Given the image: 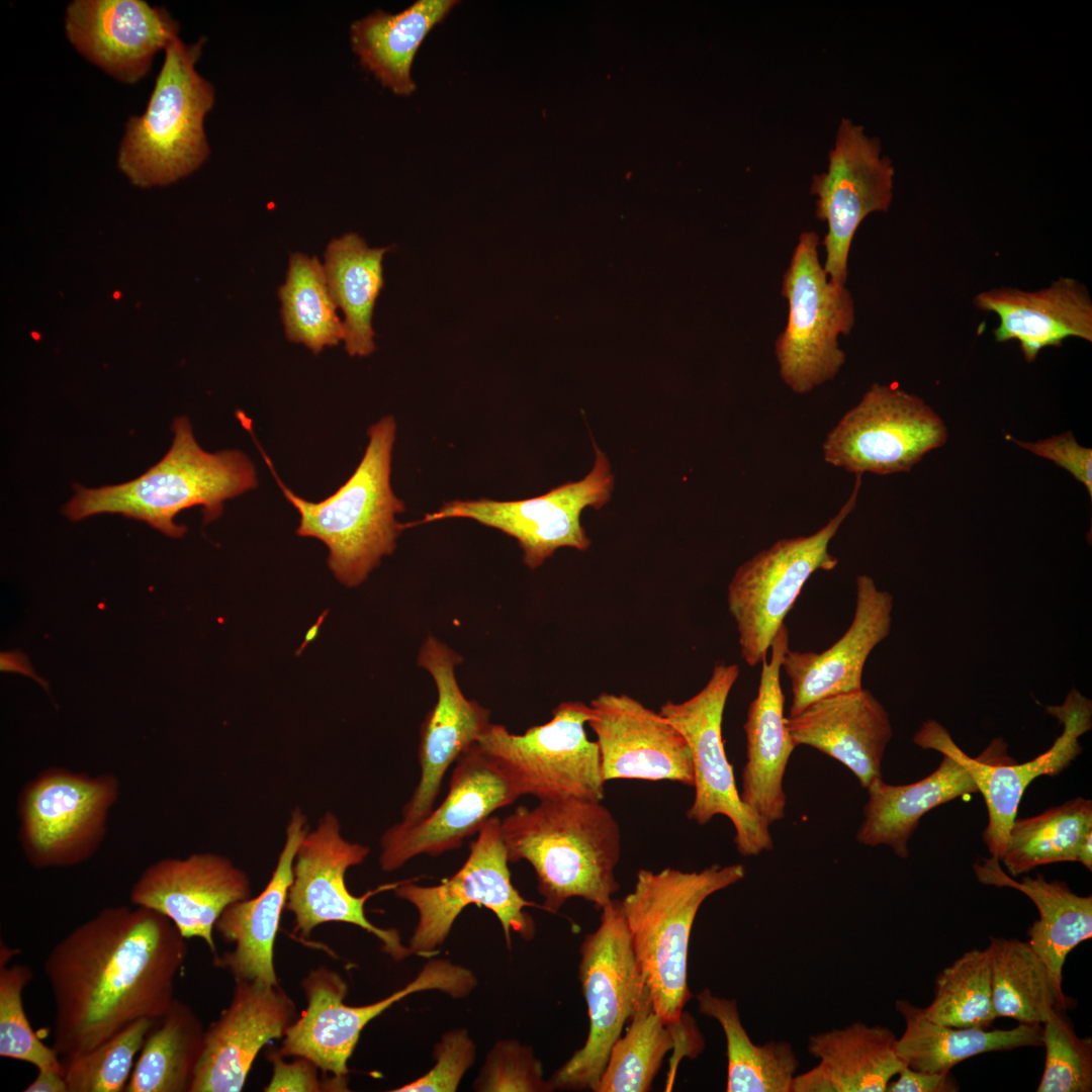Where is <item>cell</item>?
<instances>
[{"instance_id":"20","label":"cell","mask_w":1092,"mask_h":1092,"mask_svg":"<svg viewBox=\"0 0 1092 1092\" xmlns=\"http://www.w3.org/2000/svg\"><path fill=\"white\" fill-rule=\"evenodd\" d=\"M521 794L504 765L477 743L457 760L443 802L413 825L396 823L380 839L379 864L384 872L410 859L437 856L460 847L497 809Z\"/></svg>"},{"instance_id":"38","label":"cell","mask_w":1092,"mask_h":1092,"mask_svg":"<svg viewBox=\"0 0 1092 1092\" xmlns=\"http://www.w3.org/2000/svg\"><path fill=\"white\" fill-rule=\"evenodd\" d=\"M193 1009L174 999L148 1032L125 1092H190L204 1042Z\"/></svg>"},{"instance_id":"15","label":"cell","mask_w":1092,"mask_h":1092,"mask_svg":"<svg viewBox=\"0 0 1092 1092\" xmlns=\"http://www.w3.org/2000/svg\"><path fill=\"white\" fill-rule=\"evenodd\" d=\"M948 432L921 397L897 384L874 383L823 443L824 460L855 475L908 472Z\"/></svg>"},{"instance_id":"16","label":"cell","mask_w":1092,"mask_h":1092,"mask_svg":"<svg viewBox=\"0 0 1092 1092\" xmlns=\"http://www.w3.org/2000/svg\"><path fill=\"white\" fill-rule=\"evenodd\" d=\"M1045 709L1064 725V730L1049 750L1023 763L1012 762L1001 737L993 739L984 752L973 758L935 720L923 722L913 737L919 747L949 755L967 768L988 810L983 841L991 856L998 860L1004 853L1009 829L1029 784L1039 776H1056L1064 770L1082 752L1080 736L1091 729V701L1076 689L1070 691L1062 705Z\"/></svg>"},{"instance_id":"50","label":"cell","mask_w":1092,"mask_h":1092,"mask_svg":"<svg viewBox=\"0 0 1092 1092\" xmlns=\"http://www.w3.org/2000/svg\"><path fill=\"white\" fill-rule=\"evenodd\" d=\"M268 1058L272 1064V1077L264 1091L318 1092L326 1088L317 1075L320 1068L310 1060L295 1057L292 1062H286L278 1052L270 1053Z\"/></svg>"},{"instance_id":"46","label":"cell","mask_w":1092,"mask_h":1092,"mask_svg":"<svg viewBox=\"0 0 1092 1092\" xmlns=\"http://www.w3.org/2000/svg\"><path fill=\"white\" fill-rule=\"evenodd\" d=\"M1042 1025L1045 1062L1037 1092H1090L1092 1039L1076 1034L1072 1022L1054 1010Z\"/></svg>"},{"instance_id":"36","label":"cell","mask_w":1092,"mask_h":1092,"mask_svg":"<svg viewBox=\"0 0 1092 1092\" xmlns=\"http://www.w3.org/2000/svg\"><path fill=\"white\" fill-rule=\"evenodd\" d=\"M905 1030L896 1052L905 1066L922 1072L949 1073L964 1060L1025 1046H1042V1025L1018 1023L1010 1029L953 1027L926 1018L922 1008L898 1000Z\"/></svg>"},{"instance_id":"3","label":"cell","mask_w":1092,"mask_h":1092,"mask_svg":"<svg viewBox=\"0 0 1092 1092\" xmlns=\"http://www.w3.org/2000/svg\"><path fill=\"white\" fill-rule=\"evenodd\" d=\"M172 429V445L157 464L125 483L99 488L75 485L65 515L79 521L97 514H120L178 538L186 532L185 526L174 521L181 511L201 506L208 523L222 514L224 502L258 486L255 465L245 453L203 450L185 417L177 418Z\"/></svg>"},{"instance_id":"10","label":"cell","mask_w":1092,"mask_h":1092,"mask_svg":"<svg viewBox=\"0 0 1092 1092\" xmlns=\"http://www.w3.org/2000/svg\"><path fill=\"white\" fill-rule=\"evenodd\" d=\"M853 489L822 528L807 536L784 538L760 550L734 572L727 588V606L735 622L741 656L749 666L761 663L804 584L818 570H832L838 559L829 544L854 510L861 485Z\"/></svg>"},{"instance_id":"25","label":"cell","mask_w":1092,"mask_h":1092,"mask_svg":"<svg viewBox=\"0 0 1092 1092\" xmlns=\"http://www.w3.org/2000/svg\"><path fill=\"white\" fill-rule=\"evenodd\" d=\"M462 657L433 636L422 645L420 666L428 670L437 687L438 698L428 712L420 732L419 783L402 809L399 823L413 825L432 810L443 778L450 765L466 752L491 724L490 712L462 693L455 667Z\"/></svg>"},{"instance_id":"22","label":"cell","mask_w":1092,"mask_h":1092,"mask_svg":"<svg viewBox=\"0 0 1092 1092\" xmlns=\"http://www.w3.org/2000/svg\"><path fill=\"white\" fill-rule=\"evenodd\" d=\"M66 36L87 61L133 85L154 58L179 37V23L165 7L144 0H74L67 5Z\"/></svg>"},{"instance_id":"30","label":"cell","mask_w":1092,"mask_h":1092,"mask_svg":"<svg viewBox=\"0 0 1092 1092\" xmlns=\"http://www.w3.org/2000/svg\"><path fill=\"white\" fill-rule=\"evenodd\" d=\"M974 304L997 314L995 340H1016L1028 363L1042 349L1060 347L1068 338L1092 342V301L1088 290L1072 278L1062 277L1034 291L990 289L976 295Z\"/></svg>"},{"instance_id":"39","label":"cell","mask_w":1092,"mask_h":1092,"mask_svg":"<svg viewBox=\"0 0 1092 1092\" xmlns=\"http://www.w3.org/2000/svg\"><path fill=\"white\" fill-rule=\"evenodd\" d=\"M993 1006L997 1017L1024 1024H1042L1054 1010L1070 1006L1068 998L1027 941L991 937Z\"/></svg>"},{"instance_id":"33","label":"cell","mask_w":1092,"mask_h":1092,"mask_svg":"<svg viewBox=\"0 0 1092 1092\" xmlns=\"http://www.w3.org/2000/svg\"><path fill=\"white\" fill-rule=\"evenodd\" d=\"M459 2L419 0L392 14L375 10L350 26V44L360 65L391 92L414 93L412 67L418 49L432 28Z\"/></svg>"},{"instance_id":"49","label":"cell","mask_w":1092,"mask_h":1092,"mask_svg":"<svg viewBox=\"0 0 1092 1092\" xmlns=\"http://www.w3.org/2000/svg\"><path fill=\"white\" fill-rule=\"evenodd\" d=\"M1007 438L1069 471L1092 497V450L1081 446L1071 431L1037 442H1022L1006 435Z\"/></svg>"},{"instance_id":"41","label":"cell","mask_w":1092,"mask_h":1092,"mask_svg":"<svg viewBox=\"0 0 1092 1092\" xmlns=\"http://www.w3.org/2000/svg\"><path fill=\"white\" fill-rule=\"evenodd\" d=\"M1091 833L1092 802L1077 797L1037 816L1015 818L1000 860L1010 877L1048 863L1077 861Z\"/></svg>"},{"instance_id":"26","label":"cell","mask_w":1092,"mask_h":1092,"mask_svg":"<svg viewBox=\"0 0 1092 1092\" xmlns=\"http://www.w3.org/2000/svg\"><path fill=\"white\" fill-rule=\"evenodd\" d=\"M855 583L853 619L833 645L822 652L790 648L785 652L782 669L790 678L792 691L789 716L822 698L862 689L866 661L891 631L893 597L879 589L869 575H857Z\"/></svg>"},{"instance_id":"45","label":"cell","mask_w":1092,"mask_h":1092,"mask_svg":"<svg viewBox=\"0 0 1092 1092\" xmlns=\"http://www.w3.org/2000/svg\"><path fill=\"white\" fill-rule=\"evenodd\" d=\"M157 1020L142 1018L92 1051L64 1062L68 1092H120Z\"/></svg>"},{"instance_id":"32","label":"cell","mask_w":1092,"mask_h":1092,"mask_svg":"<svg viewBox=\"0 0 1092 1092\" xmlns=\"http://www.w3.org/2000/svg\"><path fill=\"white\" fill-rule=\"evenodd\" d=\"M942 755L938 767L918 782L894 786L880 778L869 785L864 819L856 833L859 843L888 845L906 858L908 841L924 814L958 797L978 793L967 768L956 758Z\"/></svg>"},{"instance_id":"17","label":"cell","mask_w":1092,"mask_h":1092,"mask_svg":"<svg viewBox=\"0 0 1092 1092\" xmlns=\"http://www.w3.org/2000/svg\"><path fill=\"white\" fill-rule=\"evenodd\" d=\"M593 446L594 467L578 481L565 482L545 494L526 499L447 502L438 511L408 525L451 518L474 520L515 538L530 569L541 566L562 547L585 551L592 541L581 525V513L587 507L600 510L609 502L614 488L610 462L595 440Z\"/></svg>"},{"instance_id":"53","label":"cell","mask_w":1092,"mask_h":1092,"mask_svg":"<svg viewBox=\"0 0 1092 1092\" xmlns=\"http://www.w3.org/2000/svg\"><path fill=\"white\" fill-rule=\"evenodd\" d=\"M1077 861L1081 862L1087 870H1092V833L1081 844Z\"/></svg>"},{"instance_id":"19","label":"cell","mask_w":1092,"mask_h":1092,"mask_svg":"<svg viewBox=\"0 0 1092 1092\" xmlns=\"http://www.w3.org/2000/svg\"><path fill=\"white\" fill-rule=\"evenodd\" d=\"M894 174L891 160L881 155L879 140L842 118L827 171L814 175L810 187L817 197L816 217L827 223L823 268L832 282L845 285L850 246L861 221L889 209Z\"/></svg>"},{"instance_id":"11","label":"cell","mask_w":1092,"mask_h":1092,"mask_svg":"<svg viewBox=\"0 0 1092 1092\" xmlns=\"http://www.w3.org/2000/svg\"><path fill=\"white\" fill-rule=\"evenodd\" d=\"M509 862L500 819L491 816L477 832L465 862L454 875L428 887L419 886L414 880L401 881L394 889L395 895L411 903L419 914L410 940L411 951L427 958L433 956L458 915L470 904L483 906L495 914L508 944L512 932L526 940L532 939L535 923L525 908L542 909V906L523 898L514 887Z\"/></svg>"},{"instance_id":"12","label":"cell","mask_w":1092,"mask_h":1092,"mask_svg":"<svg viewBox=\"0 0 1092 1092\" xmlns=\"http://www.w3.org/2000/svg\"><path fill=\"white\" fill-rule=\"evenodd\" d=\"M477 985L474 974L446 960L430 961L405 987L363 1006L344 1003L346 981L320 966L301 981L307 1000L304 1013L287 1028L278 1053L313 1062L324 1073L347 1079L348 1061L363 1028L402 998L421 991L439 990L454 998L466 997Z\"/></svg>"},{"instance_id":"34","label":"cell","mask_w":1092,"mask_h":1092,"mask_svg":"<svg viewBox=\"0 0 1092 1092\" xmlns=\"http://www.w3.org/2000/svg\"><path fill=\"white\" fill-rule=\"evenodd\" d=\"M974 871L985 885L1009 887L1025 894L1036 906L1039 918L1027 930V942L1062 987L1067 956L1092 936V896H1080L1064 882H1048L1037 874L1015 881L990 857L976 863Z\"/></svg>"},{"instance_id":"29","label":"cell","mask_w":1092,"mask_h":1092,"mask_svg":"<svg viewBox=\"0 0 1092 1092\" xmlns=\"http://www.w3.org/2000/svg\"><path fill=\"white\" fill-rule=\"evenodd\" d=\"M308 832L303 812L292 811L286 827L284 846L265 889L255 898L229 905L215 923V931L233 950L215 956L213 964L230 972L234 980L278 984L274 965V944L293 879V861L300 842Z\"/></svg>"},{"instance_id":"37","label":"cell","mask_w":1092,"mask_h":1092,"mask_svg":"<svg viewBox=\"0 0 1092 1092\" xmlns=\"http://www.w3.org/2000/svg\"><path fill=\"white\" fill-rule=\"evenodd\" d=\"M387 248H370L355 233L332 240L325 252V273L333 299L344 313V343L350 356L375 350L372 316L383 287Z\"/></svg>"},{"instance_id":"14","label":"cell","mask_w":1092,"mask_h":1092,"mask_svg":"<svg viewBox=\"0 0 1092 1092\" xmlns=\"http://www.w3.org/2000/svg\"><path fill=\"white\" fill-rule=\"evenodd\" d=\"M590 718L589 705L567 701L554 708L548 722L523 734L490 724L476 743L504 765L521 796L602 802L606 782L598 744L585 730Z\"/></svg>"},{"instance_id":"35","label":"cell","mask_w":1092,"mask_h":1092,"mask_svg":"<svg viewBox=\"0 0 1092 1092\" xmlns=\"http://www.w3.org/2000/svg\"><path fill=\"white\" fill-rule=\"evenodd\" d=\"M629 1022L625 1034L611 1049L597 1092L650 1091L669 1051H675V1072L682 1057H696L703 1050V1037L689 1014L667 1022L654 1010L649 997Z\"/></svg>"},{"instance_id":"2","label":"cell","mask_w":1092,"mask_h":1092,"mask_svg":"<svg viewBox=\"0 0 1092 1092\" xmlns=\"http://www.w3.org/2000/svg\"><path fill=\"white\" fill-rule=\"evenodd\" d=\"M500 830L509 861L533 868L545 911L556 913L570 898L601 910L620 889V827L600 801L539 800L500 819Z\"/></svg>"},{"instance_id":"21","label":"cell","mask_w":1092,"mask_h":1092,"mask_svg":"<svg viewBox=\"0 0 1092 1092\" xmlns=\"http://www.w3.org/2000/svg\"><path fill=\"white\" fill-rule=\"evenodd\" d=\"M604 781H670L694 787L685 737L659 712L626 694L602 693L590 702Z\"/></svg>"},{"instance_id":"23","label":"cell","mask_w":1092,"mask_h":1092,"mask_svg":"<svg viewBox=\"0 0 1092 1092\" xmlns=\"http://www.w3.org/2000/svg\"><path fill=\"white\" fill-rule=\"evenodd\" d=\"M250 897L247 874L212 852L159 859L143 871L129 892L133 906L166 916L186 939L201 938L213 953L217 919L229 905Z\"/></svg>"},{"instance_id":"48","label":"cell","mask_w":1092,"mask_h":1092,"mask_svg":"<svg viewBox=\"0 0 1092 1092\" xmlns=\"http://www.w3.org/2000/svg\"><path fill=\"white\" fill-rule=\"evenodd\" d=\"M476 1048L466 1029H453L443 1034L436 1044L434 1067L419 1079L394 1092H454L466 1071L473 1065Z\"/></svg>"},{"instance_id":"28","label":"cell","mask_w":1092,"mask_h":1092,"mask_svg":"<svg viewBox=\"0 0 1092 1092\" xmlns=\"http://www.w3.org/2000/svg\"><path fill=\"white\" fill-rule=\"evenodd\" d=\"M786 724L796 746L808 745L844 764L864 789L882 778L893 730L884 706L868 690L817 700Z\"/></svg>"},{"instance_id":"8","label":"cell","mask_w":1092,"mask_h":1092,"mask_svg":"<svg viewBox=\"0 0 1092 1092\" xmlns=\"http://www.w3.org/2000/svg\"><path fill=\"white\" fill-rule=\"evenodd\" d=\"M579 951L588 1034L549 1081L554 1089L597 1092L612 1046L649 997L620 900L612 899L601 909L600 924L584 937Z\"/></svg>"},{"instance_id":"13","label":"cell","mask_w":1092,"mask_h":1092,"mask_svg":"<svg viewBox=\"0 0 1092 1092\" xmlns=\"http://www.w3.org/2000/svg\"><path fill=\"white\" fill-rule=\"evenodd\" d=\"M739 672L737 664L716 663L701 691L684 702L667 701L658 712L685 737L691 750L695 797L688 819L705 825L716 815L726 816L733 824L738 852L752 856L771 850L774 841L769 825L741 800L724 748L723 714Z\"/></svg>"},{"instance_id":"44","label":"cell","mask_w":1092,"mask_h":1092,"mask_svg":"<svg viewBox=\"0 0 1092 1092\" xmlns=\"http://www.w3.org/2000/svg\"><path fill=\"white\" fill-rule=\"evenodd\" d=\"M13 950L0 949V1057L22 1061L37 1070L65 1075V1066L53 1046L44 1044L32 1029L23 1005V990L33 973L27 965L7 963Z\"/></svg>"},{"instance_id":"47","label":"cell","mask_w":1092,"mask_h":1092,"mask_svg":"<svg viewBox=\"0 0 1092 1092\" xmlns=\"http://www.w3.org/2000/svg\"><path fill=\"white\" fill-rule=\"evenodd\" d=\"M474 1090L485 1092H547L554 1088L543 1077L540 1061L533 1049L514 1039L497 1041L474 1083Z\"/></svg>"},{"instance_id":"27","label":"cell","mask_w":1092,"mask_h":1092,"mask_svg":"<svg viewBox=\"0 0 1092 1092\" xmlns=\"http://www.w3.org/2000/svg\"><path fill=\"white\" fill-rule=\"evenodd\" d=\"M770 658L761 661L756 697L749 704L743 725L746 762L742 770L740 798L767 825L785 817L787 798L783 780L795 749L784 715L781 686L782 659L789 649L784 624L770 645Z\"/></svg>"},{"instance_id":"9","label":"cell","mask_w":1092,"mask_h":1092,"mask_svg":"<svg viewBox=\"0 0 1092 1092\" xmlns=\"http://www.w3.org/2000/svg\"><path fill=\"white\" fill-rule=\"evenodd\" d=\"M819 244L813 231L800 235L782 284L789 314L775 353L782 380L798 394L838 374L845 363L838 337L848 336L855 323L851 293L829 279L819 260Z\"/></svg>"},{"instance_id":"6","label":"cell","mask_w":1092,"mask_h":1092,"mask_svg":"<svg viewBox=\"0 0 1092 1092\" xmlns=\"http://www.w3.org/2000/svg\"><path fill=\"white\" fill-rule=\"evenodd\" d=\"M205 38L180 37L165 57L145 111L128 118L117 167L140 187L168 185L199 169L210 155L204 120L215 89L196 70Z\"/></svg>"},{"instance_id":"5","label":"cell","mask_w":1092,"mask_h":1092,"mask_svg":"<svg viewBox=\"0 0 1092 1092\" xmlns=\"http://www.w3.org/2000/svg\"><path fill=\"white\" fill-rule=\"evenodd\" d=\"M745 877L741 863L712 864L699 872L641 869L633 890L621 900L638 967L654 1010L676 1022L691 999L688 984L690 936L701 905Z\"/></svg>"},{"instance_id":"1","label":"cell","mask_w":1092,"mask_h":1092,"mask_svg":"<svg viewBox=\"0 0 1092 1092\" xmlns=\"http://www.w3.org/2000/svg\"><path fill=\"white\" fill-rule=\"evenodd\" d=\"M186 938L140 906L103 908L50 950L43 964L55 1005L53 1048L62 1062L86 1054L174 1001Z\"/></svg>"},{"instance_id":"52","label":"cell","mask_w":1092,"mask_h":1092,"mask_svg":"<svg viewBox=\"0 0 1092 1092\" xmlns=\"http://www.w3.org/2000/svg\"><path fill=\"white\" fill-rule=\"evenodd\" d=\"M24 1092H68L64 1074L53 1070H37L33 1081L28 1084Z\"/></svg>"},{"instance_id":"40","label":"cell","mask_w":1092,"mask_h":1092,"mask_svg":"<svg viewBox=\"0 0 1092 1092\" xmlns=\"http://www.w3.org/2000/svg\"><path fill=\"white\" fill-rule=\"evenodd\" d=\"M699 1010L721 1025L727 1044V1092H791L799 1061L784 1040L752 1042L744 1029L737 1002L709 989L697 995Z\"/></svg>"},{"instance_id":"43","label":"cell","mask_w":1092,"mask_h":1092,"mask_svg":"<svg viewBox=\"0 0 1092 1092\" xmlns=\"http://www.w3.org/2000/svg\"><path fill=\"white\" fill-rule=\"evenodd\" d=\"M922 1011L939 1024L989 1029L997 1018L989 948L966 951L943 969L935 981L934 997Z\"/></svg>"},{"instance_id":"4","label":"cell","mask_w":1092,"mask_h":1092,"mask_svg":"<svg viewBox=\"0 0 1092 1092\" xmlns=\"http://www.w3.org/2000/svg\"><path fill=\"white\" fill-rule=\"evenodd\" d=\"M396 422L386 416L369 427L364 455L349 479L332 495L312 503L296 495L278 477L256 442L285 498L300 516L296 534L315 538L329 550L328 565L347 586L362 583L390 555L406 524L396 521L405 510L390 484Z\"/></svg>"},{"instance_id":"51","label":"cell","mask_w":1092,"mask_h":1092,"mask_svg":"<svg viewBox=\"0 0 1092 1092\" xmlns=\"http://www.w3.org/2000/svg\"><path fill=\"white\" fill-rule=\"evenodd\" d=\"M895 1081H890L888 1092H956L960 1090L949 1073H929L904 1066Z\"/></svg>"},{"instance_id":"24","label":"cell","mask_w":1092,"mask_h":1092,"mask_svg":"<svg viewBox=\"0 0 1092 1092\" xmlns=\"http://www.w3.org/2000/svg\"><path fill=\"white\" fill-rule=\"evenodd\" d=\"M296 1006L278 984L235 980L229 1006L204 1032L190 1092H239L262 1048L282 1038Z\"/></svg>"},{"instance_id":"7","label":"cell","mask_w":1092,"mask_h":1092,"mask_svg":"<svg viewBox=\"0 0 1092 1092\" xmlns=\"http://www.w3.org/2000/svg\"><path fill=\"white\" fill-rule=\"evenodd\" d=\"M120 780L110 771L89 775L47 767L28 780L17 797V838L35 870L74 867L92 858L107 833Z\"/></svg>"},{"instance_id":"42","label":"cell","mask_w":1092,"mask_h":1092,"mask_svg":"<svg viewBox=\"0 0 1092 1092\" xmlns=\"http://www.w3.org/2000/svg\"><path fill=\"white\" fill-rule=\"evenodd\" d=\"M278 295L285 335L290 342L318 354L344 340V324L337 313L324 264L316 257L291 255Z\"/></svg>"},{"instance_id":"31","label":"cell","mask_w":1092,"mask_h":1092,"mask_svg":"<svg viewBox=\"0 0 1092 1092\" xmlns=\"http://www.w3.org/2000/svg\"><path fill=\"white\" fill-rule=\"evenodd\" d=\"M896 1042L891 1029L863 1022L811 1035L807 1049L819 1063L794 1077L791 1092H885L905 1066Z\"/></svg>"},{"instance_id":"18","label":"cell","mask_w":1092,"mask_h":1092,"mask_svg":"<svg viewBox=\"0 0 1092 1092\" xmlns=\"http://www.w3.org/2000/svg\"><path fill=\"white\" fill-rule=\"evenodd\" d=\"M369 852L367 846L343 838L338 818L327 812L299 844L285 909L293 914L294 931L302 937L327 922L350 923L373 934L385 952L400 961L413 953L410 947L402 945L397 930L371 923L364 907L370 897L394 890L401 881L381 885L359 897L346 885L348 869L363 862Z\"/></svg>"}]
</instances>
